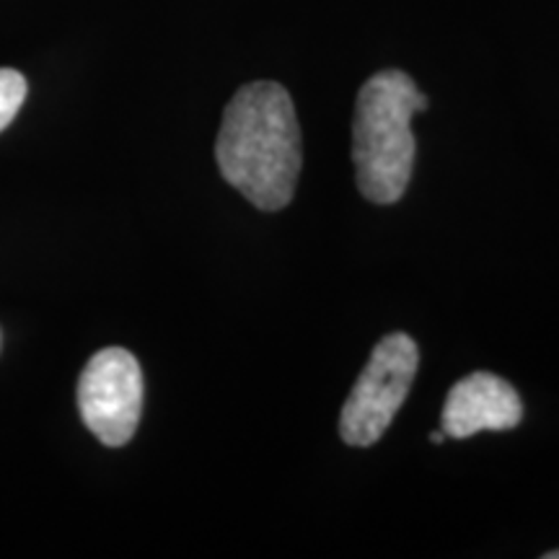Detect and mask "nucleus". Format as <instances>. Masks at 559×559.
Returning a JSON list of instances; mask_svg holds the SVG:
<instances>
[{
  "mask_svg": "<svg viewBox=\"0 0 559 559\" xmlns=\"http://www.w3.org/2000/svg\"><path fill=\"white\" fill-rule=\"evenodd\" d=\"M425 109L428 99L404 70H381L362 83L353 120L355 181L362 198L394 205L407 192L417 156L412 117Z\"/></svg>",
  "mask_w": 559,
  "mask_h": 559,
  "instance_id": "2",
  "label": "nucleus"
},
{
  "mask_svg": "<svg viewBox=\"0 0 559 559\" xmlns=\"http://www.w3.org/2000/svg\"><path fill=\"white\" fill-rule=\"evenodd\" d=\"M83 425L109 449L135 436L143 415V370L124 347H107L86 362L79 379Z\"/></svg>",
  "mask_w": 559,
  "mask_h": 559,
  "instance_id": "4",
  "label": "nucleus"
},
{
  "mask_svg": "<svg viewBox=\"0 0 559 559\" xmlns=\"http://www.w3.org/2000/svg\"><path fill=\"white\" fill-rule=\"evenodd\" d=\"M445 438H449V436H445V432L443 430H436V432H432V436H430V440H432V443H443V440Z\"/></svg>",
  "mask_w": 559,
  "mask_h": 559,
  "instance_id": "7",
  "label": "nucleus"
},
{
  "mask_svg": "<svg viewBox=\"0 0 559 559\" xmlns=\"http://www.w3.org/2000/svg\"><path fill=\"white\" fill-rule=\"evenodd\" d=\"M215 158L223 179L251 205L275 213L296 194L300 128L290 94L275 81L247 83L223 111Z\"/></svg>",
  "mask_w": 559,
  "mask_h": 559,
  "instance_id": "1",
  "label": "nucleus"
},
{
  "mask_svg": "<svg viewBox=\"0 0 559 559\" xmlns=\"http://www.w3.org/2000/svg\"><path fill=\"white\" fill-rule=\"evenodd\" d=\"M417 368L419 349L409 334H386L373 347L340 415V436L347 445L379 443L407 400Z\"/></svg>",
  "mask_w": 559,
  "mask_h": 559,
  "instance_id": "3",
  "label": "nucleus"
},
{
  "mask_svg": "<svg viewBox=\"0 0 559 559\" xmlns=\"http://www.w3.org/2000/svg\"><path fill=\"white\" fill-rule=\"evenodd\" d=\"M547 559H559V549L557 551H549V555H544Z\"/></svg>",
  "mask_w": 559,
  "mask_h": 559,
  "instance_id": "8",
  "label": "nucleus"
},
{
  "mask_svg": "<svg viewBox=\"0 0 559 559\" xmlns=\"http://www.w3.org/2000/svg\"><path fill=\"white\" fill-rule=\"evenodd\" d=\"M523 419L519 391L500 376L479 373L453 383L445 396L440 430L449 438H472L481 430H513Z\"/></svg>",
  "mask_w": 559,
  "mask_h": 559,
  "instance_id": "5",
  "label": "nucleus"
},
{
  "mask_svg": "<svg viewBox=\"0 0 559 559\" xmlns=\"http://www.w3.org/2000/svg\"><path fill=\"white\" fill-rule=\"evenodd\" d=\"M26 79L13 68H0V132L16 120L26 102Z\"/></svg>",
  "mask_w": 559,
  "mask_h": 559,
  "instance_id": "6",
  "label": "nucleus"
}]
</instances>
